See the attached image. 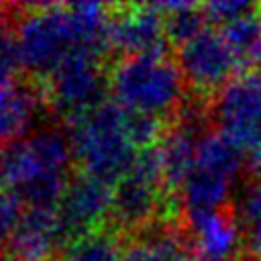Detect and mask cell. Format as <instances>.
<instances>
[{"instance_id":"ac0fdd59","label":"cell","mask_w":261,"mask_h":261,"mask_svg":"<svg viewBox=\"0 0 261 261\" xmlns=\"http://www.w3.org/2000/svg\"><path fill=\"white\" fill-rule=\"evenodd\" d=\"M257 4L251 2H237V0H222V2H206L202 4L204 16L208 20V24H218V29L230 20H234L237 16L249 12L251 8H255Z\"/></svg>"},{"instance_id":"277c9868","label":"cell","mask_w":261,"mask_h":261,"mask_svg":"<svg viewBox=\"0 0 261 261\" xmlns=\"http://www.w3.org/2000/svg\"><path fill=\"white\" fill-rule=\"evenodd\" d=\"M110 57L94 49H75L57 69L39 82L47 112L57 122H71L108 102Z\"/></svg>"},{"instance_id":"7c38bea8","label":"cell","mask_w":261,"mask_h":261,"mask_svg":"<svg viewBox=\"0 0 261 261\" xmlns=\"http://www.w3.org/2000/svg\"><path fill=\"white\" fill-rule=\"evenodd\" d=\"M192 255L186 224L153 222L126 239L122 261H188Z\"/></svg>"},{"instance_id":"9a60e30c","label":"cell","mask_w":261,"mask_h":261,"mask_svg":"<svg viewBox=\"0 0 261 261\" xmlns=\"http://www.w3.org/2000/svg\"><path fill=\"white\" fill-rule=\"evenodd\" d=\"M241 241L253 261H261V175L247 179L232 204Z\"/></svg>"},{"instance_id":"3957f363","label":"cell","mask_w":261,"mask_h":261,"mask_svg":"<svg viewBox=\"0 0 261 261\" xmlns=\"http://www.w3.org/2000/svg\"><path fill=\"white\" fill-rule=\"evenodd\" d=\"M77 171L116 186L135 165L139 149L124 130L122 108L108 100L65 124Z\"/></svg>"},{"instance_id":"d6986e66","label":"cell","mask_w":261,"mask_h":261,"mask_svg":"<svg viewBox=\"0 0 261 261\" xmlns=\"http://www.w3.org/2000/svg\"><path fill=\"white\" fill-rule=\"evenodd\" d=\"M18 4H0V49L16 37Z\"/></svg>"},{"instance_id":"ffe728a7","label":"cell","mask_w":261,"mask_h":261,"mask_svg":"<svg viewBox=\"0 0 261 261\" xmlns=\"http://www.w3.org/2000/svg\"><path fill=\"white\" fill-rule=\"evenodd\" d=\"M0 261H18L14 255H10L6 249H0Z\"/></svg>"},{"instance_id":"e0dca14e","label":"cell","mask_w":261,"mask_h":261,"mask_svg":"<svg viewBox=\"0 0 261 261\" xmlns=\"http://www.w3.org/2000/svg\"><path fill=\"white\" fill-rule=\"evenodd\" d=\"M24 212L22 202L6 190H0V249L6 247L10 234L14 232L20 216Z\"/></svg>"},{"instance_id":"5b68a950","label":"cell","mask_w":261,"mask_h":261,"mask_svg":"<svg viewBox=\"0 0 261 261\" xmlns=\"http://www.w3.org/2000/svg\"><path fill=\"white\" fill-rule=\"evenodd\" d=\"M218 130L245 155L255 175H261V71L234 77L210 104Z\"/></svg>"},{"instance_id":"5bb4252c","label":"cell","mask_w":261,"mask_h":261,"mask_svg":"<svg viewBox=\"0 0 261 261\" xmlns=\"http://www.w3.org/2000/svg\"><path fill=\"white\" fill-rule=\"evenodd\" d=\"M126 237L110 224L65 243L55 261H122Z\"/></svg>"},{"instance_id":"7a4b0ae2","label":"cell","mask_w":261,"mask_h":261,"mask_svg":"<svg viewBox=\"0 0 261 261\" xmlns=\"http://www.w3.org/2000/svg\"><path fill=\"white\" fill-rule=\"evenodd\" d=\"M110 98L120 108L173 122L184 110L186 82L171 53L130 55L110 63Z\"/></svg>"},{"instance_id":"8992f818","label":"cell","mask_w":261,"mask_h":261,"mask_svg":"<svg viewBox=\"0 0 261 261\" xmlns=\"http://www.w3.org/2000/svg\"><path fill=\"white\" fill-rule=\"evenodd\" d=\"M175 63L186 82L188 94L196 102H212L232 80L239 65L220 31L204 29L188 43L175 47Z\"/></svg>"},{"instance_id":"52a82bcc","label":"cell","mask_w":261,"mask_h":261,"mask_svg":"<svg viewBox=\"0 0 261 261\" xmlns=\"http://www.w3.org/2000/svg\"><path fill=\"white\" fill-rule=\"evenodd\" d=\"M108 47L112 61L130 55L169 53L163 12L155 4H112Z\"/></svg>"},{"instance_id":"30bf717a","label":"cell","mask_w":261,"mask_h":261,"mask_svg":"<svg viewBox=\"0 0 261 261\" xmlns=\"http://www.w3.org/2000/svg\"><path fill=\"white\" fill-rule=\"evenodd\" d=\"M41 112L49 114L37 80L20 75L0 84V145L27 139L37 128Z\"/></svg>"},{"instance_id":"44dd1931","label":"cell","mask_w":261,"mask_h":261,"mask_svg":"<svg viewBox=\"0 0 261 261\" xmlns=\"http://www.w3.org/2000/svg\"><path fill=\"white\" fill-rule=\"evenodd\" d=\"M188 261H208V259H206V257H202V255H198V253H194Z\"/></svg>"},{"instance_id":"6da1fadb","label":"cell","mask_w":261,"mask_h":261,"mask_svg":"<svg viewBox=\"0 0 261 261\" xmlns=\"http://www.w3.org/2000/svg\"><path fill=\"white\" fill-rule=\"evenodd\" d=\"M73 171L63 122L45 120L27 139L0 145V190L12 192L24 208H57Z\"/></svg>"},{"instance_id":"4fadbf2b","label":"cell","mask_w":261,"mask_h":261,"mask_svg":"<svg viewBox=\"0 0 261 261\" xmlns=\"http://www.w3.org/2000/svg\"><path fill=\"white\" fill-rule=\"evenodd\" d=\"M222 39L226 41L241 75L253 73L261 67V6L257 4L249 12L222 24Z\"/></svg>"},{"instance_id":"2e32d148","label":"cell","mask_w":261,"mask_h":261,"mask_svg":"<svg viewBox=\"0 0 261 261\" xmlns=\"http://www.w3.org/2000/svg\"><path fill=\"white\" fill-rule=\"evenodd\" d=\"M155 6L165 16V33L169 45L179 47L208 29V20L204 16L202 4L194 2H155Z\"/></svg>"},{"instance_id":"8fae6325","label":"cell","mask_w":261,"mask_h":261,"mask_svg":"<svg viewBox=\"0 0 261 261\" xmlns=\"http://www.w3.org/2000/svg\"><path fill=\"white\" fill-rule=\"evenodd\" d=\"M184 224L194 253L208 261H234L239 247H243L232 206L188 216L184 218Z\"/></svg>"},{"instance_id":"ba28073f","label":"cell","mask_w":261,"mask_h":261,"mask_svg":"<svg viewBox=\"0 0 261 261\" xmlns=\"http://www.w3.org/2000/svg\"><path fill=\"white\" fill-rule=\"evenodd\" d=\"M112 196V184H106L75 169L57 204V218L63 232V241L69 243L80 234L108 224Z\"/></svg>"},{"instance_id":"9c48e42d","label":"cell","mask_w":261,"mask_h":261,"mask_svg":"<svg viewBox=\"0 0 261 261\" xmlns=\"http://www.w3.org/2000/svg\"><path fill=\"white\" fill-rule=\"evenodd\" d=\"M63 245L57 208H24L4 249L18 261H55Z\"/></svg>"}]
</instances>
